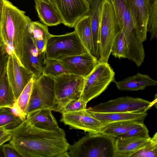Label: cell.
Instances as JSON below:
<instances>
[{
    "mask_svg": "<svg viewBox=\"0 0 157 157\" xmlns=\"http://www.w3.org/2000/svg\"><path fill=\"white\" fill-rule=\"evenodd\" d=\"M10 144L22 157H69V144L64 130L40 129L26 119L12 130Z\"/></svg>",
    "mask_w": 157,
    "mask_h": 157,
    "instance_id": "1",
    "label": "cell"
},
{
    "mask_svg": "<svg viewBox=\"0 0 157 157\" xmlns=\"http://www.w3.org/2000/svg\"><path fill=\"white\" fill-rule=\"evenodd\" d=\"M25 13L9 1L4 0L0 27V45L8 55H14L23 66L29 27L32 21Z\"/></svg>",
    "mask_w": 157,
    "mask_h": 157,
    "instance_id": "2",
    "label": "cell"
},
{
    "mask_svg": "<svg viewBox=\"0 0 157 157\" xmlns=\"http://www.w3.org/2000/svg\"><path fill=\"white\" fill-rule=\"evenodd\" d=\"M115 139L100 132L88 133L69 144V157H114Z\"/></svg>",
    "mask_w": 157,
    "mask_h": 157,
    "instance_id": "3",
    "label": "cell"
},
{
    "mask_svg": "<svg viewBox=\"0 0 157 157\" xmlns=\"http://www.w3.org/2000/svg\"><path fill=\"white\" fill-rule=\"evenodd\" d=\"M120 31L112 4L109 0H104L100 23L99 62L108 63L113 44Z\"/></svg>",
    "mask_w": 157,
    "mask_h": 157,
    "instance_id": "4",
    "label": "cell"
},
{
    "mask_svg": "<svg viewBox=\"0 0 157 157\" xmlns=\"http://www.w3.org/2000/svg\"><path fill=\"white\" fill-rule=\"evenodd\" d=\"M115 73L108 63L99 62L85 78L82 93L79 98L87 103L103 92L115 81Z\"/></svg>",
    "mask_w": 157,
    "mask_h": 157,
    "instance_id": "5",
    "label": "cell"
},
{
    "mask_svg": "<svg viewBox=\"0 0 157 157\" xmlns=\"http://www.w3.org/2000/svg\"><path fill=\"white\" fill-rule=\"evenodd\" d=\"M54 78V111L59 113L62 108L70 101L79 98L83 89L85 78L67 73Z\"/></svg>",
    "mask_w": 157,
    "mask_h": 157,
    "instance_id": "6",
    "label": "cell"
},
{
    "mask_svg": "<svg viewBox=\"0 0 157 157\" xmlns=\"http://www.w3.org/2000/svg\"><path fill=\"white\" fill-rule=\"evenodd\" d=\"M87 51L74 31L60 35H51L48 40L46 58L58 59L64 56L84 53Z\"/></svg>",
    "mask_w": 157,
    "mask_h": 157,
    "instance_id": "7",
    "label": "cell"
},
{
    "mask_svg": "<svg viewBox=\"0 0 157 157\" xmlns=\"http://www.w3.org/2000/svg\"><path fill=\"white\" fill-rule=\"evenodd\" d=\"M155 99L151 102L142 98L129 96L122 97L101 103L93 107L86 109L90 111L100 113L146 112L157 102Z\"/></svg>",
    "mask_w": 157,
    "mask_h": 157,
    "instance_id": "8",
    "label": "cell"
},
{
    "mask_svg": "<svg viewBox=\"0 0 157 157\" xmlns=\"http://www.w3.org/2000/svg\"><path fill=\"white\" fill-rule=\"evenodd\" d=\"M34 80L27 109V115L41 109H55L54 78L42 74Z\"/></svg>",
    "mask_w": 157,
    "mask_h": 157,
    "instance_id": "9",
    "label": "cell"
},
{
    "mask_svg": "<svg viewBox=\"0 0 157 157\" xmlns=\"http://www.w3.org/2000/svg\"><path fill=\"white\" fill-rule=\"evenodd\" d=\"M59 13L62 23L74 27L81 18L88 14L89 3L87 0H50Z\"/></svg>",
    "mask_w": 157,
    "mask_h": 157,
    "instance_id": "10",
    "label": "cell"
},
{
    "mask_svg": "<svg viewBox=\"0 0 157 157\" xmlns=\"http://www.w3.org/2000/svg\"><path fill=\"white\" fill-rule=\"evenodd\" d=\"M6 72L9 82L17 100L34 75L22 65L12 54L9 55Z\"/></svg>",
    "mask_w": 157,
    "mask_h": 157,
    "instance_id": "11",
    "label": "cell"
},
{
    "mask_svg": "<svg viewBox=\"0 0 157 157\" xmlns=\"http://www.w3.org/2000/svg\"><path fill=\"white\" fill-rule=\"evenodd\" d=\"M68 73L86 78L98 63V59L88 52L57 59Z\"/></svg>",
    "mask_w": 157,
    "mask_h": 157,
    "instance_id": "12",
    "label": "cell"
},
{
    "mask_svg": "<svg viewBox=\"0 0 157 157\" xmlns=\"http://www.w3.org/2000/svg\"><path fill=\"white\" fill-rule=\"evenodd\" d=\"M61 114L60 121L71 128L82 130L89 133H99L104 125L91 116L86 109Z\"/></svg>",
    "mask_w": 157,
    "mask_h": 157,
    "instance_id": "13",
    "label": "cell"
},
{
    "mask_svg": "<svg viewBox=\"0 0 157 157\" xmlns=\"http://www.w3.org/2000/svg\"><path fill=\"white\" fill-rule=\"evenodd\" d=\"M130 10L134 29L139 39L143 42L147 38L149 19L147 0H125Z\"/></svg>",
    "mask_w": 157,
    "mask_h": 157,
    "instance_id": "14",
    "label": "cell"
},
{
    "mask_svg": "<svg viewBox=\"0 0 157 157\" xmlns=\"http://www.w3.org/2000/svg\"><path fill=\"white\" fill-rule=\"evenodd\" d=\"M45 54L40 53L32 37L29 33L25 44L23 66L32 72L35 78L42 74L46 60Z\"/></svg>",
    "mask_w": 157,
    "mask_h": 157,
    "instance_id": "15",
    "label": "cell"
},
{
    "mask_svg": "<svg viewBox=\"0 0 157 157\" xmlns=\"http://www.w3.org/2000/svg\"><path fill=\"white\" fill-rule=\"evenodd\" d=\"M104 0H90L88 13L91 29L94 48V56L99 58L100 23L102 2Z\"/></svg>",
    "mask_w": 157,
    "mask_h": 157,
    "instance_id": "16",
    "label": "cell"
},
{
    "mask_svg": "<svg viewBox=\"0 0 157 157\" xmlns=\"http://www.w3.org/2000/svg\"><path fill=\"white\" fill-rule=\"evenodd\" d=\"M48 109H41L28 113L26 117L27 121L37 128L48 130H56L60 128L56 120Z\"/></svg>",
    "mask_w": 157,
    "mask_h": 157,
    "instance_id": "17",
    "label": "cell"
},
{
    "mask_svg": "<svg viewBox=\"0 0 157 157\" xmlns=\"http://www.w3.org/2000/svg\"><path fill=\"white\" fill-rule=\"evenodd\" d=\"M40 21L47 26L62 23L61 17L50 0H34Z\"/></svg>",
    "mask_w": 157,
    "mask_h": 157,
    "instance_id": "18",
    "label": "cell"
},
{
    "mask_svg": "<svg viewBox=\"0 0 157 157\" xmlns=\"http://www.w3.org/2000/svg\"><path fill=\"white\" fill-rule=\"evenodd\" d=\"M114 82L117 89L120 91H136L143 90L148 86H156L157 81L147 75L137 73L121 80Z\"/></svg>",
    "mask_w": 157,
    "mask_h": 157,
    "instance_id": "19",
    "label": "cell"
},
{
    "mask_svg": "<svg viewBox=\"0 0 157 157\" xmlns=\"http://www.w3.org/2000/svg\"><path fill=\"white\" fill-rule=\"evenodd\" d=\"M112 4L121 31L126 36L134 30L130 10L125 0H109Z\"/></svg>",
    "mask_w": 157,
    "mask_h": 157,
    "instance_id": "20",
    "label": "cell"
},
{
    "mask_svg": "<svg viewBox=\"0 0 157 157\" xmlns=\"http://www.w3.org/2000/svg\"><path fill=\"white\" fill-rule=\"evenodd\" d=\"M149 139L116 138L114 157H130L142 148Z\"/></svg>",
    "mask_w": 157,
    "mask_h": 157,
    "instance_id": "21",
    "label": "cell"
},
{
    "mask_svg": "<svg viewBox=\"0 0 157 157\" xmlns=\"http://www.w3.org/2000/svg\"><path fill=\"white\" fill-rule=\"evenodd\" d=\"M127 44L125 58L134 62L138 67L144 62L145 53L143 42L138 37L135 30L125 36Z\"/></svg>",
    "mask_w": 157,
    "mask_h": 157,
    "instance_id": "22",
    "label": "cell"
},
{
    "mask_svg": "<svg viewBox=\"0 0 157 157\" xmlns=\"http://www.w3.org/2000/svg\"><path fill=\"white\" fill-rule=\"evenodd\" d=\"M86 110L91 116L99 121L104 125L112 122L123 121H144L147 115V112L100 113L92 112L87 110L86 109Z\"/></svg>",
    "mask_w": 157,
    "mask_h": 157,
    "instance_id": "23",
    "label": "cell"
},
{
    "mask_svg": "<svg viewBox=\"0 0 157 157\" xmlns=\"http://www.w3.org/2000/svg\"><path fill=\"white\" fill-rule=\"evenodd\" d=\"M28 32L32 37L38 52L45 54V51L48 40L51 35L48 26L37 21H31Z\"/></svg>",
    "mask_w": 157,
    "mask_h": 157,
    "instance_id": "24",
    "label": "cell"
},
{
    "mask_svg": "<svg viewBox=\"0 0 157 157\" xmlns=\"http://www.w3.org/2000/svg\"><path fill=\"white\" fill-rule=\"evenodd\" d=\"M144 121L126 120L109 123L105 124L100 133L117 138L131 129L143 126Z\"/></svg>",
    "mask_w": 157,
    "mask_h": 157,
    "instance_id": "25",
    "label": "cell"
},
{
    "mask_svg": "<svg viewBox=\"0 0 157 157\" xmlns=\"http://www.w3.org/2000/svg\"><path fill=\"white\" fill-rule=\"evenodd\" d=\"M74 27V31L86 50L94 56L92 35L88 15L81 18Z\"/></svg>",
    "mask_w": 157,
    "mask_h": 157,
    "instance_id": "26",
    "label": "cell"
},
{
    "mask_svg": "<svg viewBox=\"0 0 157 157\" xmlns=\"http://www.w3.org/2000/svg\"><path fill=\"white\" fill-rule=\"evenodd\" d=\"M34 78L33 77L26 85L16 100L13 109L23 121L26 119L27 109L31 95Z\"/></svg>",
    "mask_w": 157,
    "mask_h": 157,
    "instance_id": "27",
    "label": "cell"
},
{
    "mask_svg": "<svg viewBox=\"0 0 157 157\" xmlns=\"http://www.w3.org/2000/svg\"><path fill=\"white\" fill-rule=\"evenodd\" d=\"M16 102V100L9 82L6 72L0 82V108L13 109Z\"/></svg>",
    "mask_w": 157,
    "mask_h": 157,
    "instance_id": "28",
    "label": "cell"
},
{
    "mask_svg": "<svg viewBox=\"0 0 157 157\" xmlns=\"http://www.w3.org/2000/svg\"><path fill=\"white\" fill-rule=\"evenodd\" d=\"M23 121L13 109L8 107L0 108V128L12 130Z\"/></svg>",
    "mask_w": 157,
    "mask_h": 157,
    "instance_id": "29",
    "label": "cell"
},
{
    "mask_svg": "<svg viewBox=\"0 0 157 157\" xmlns=\"http://www.w3.org/2000/svg\"><path fill=\"white\" fill-rule=\"evenodd\" d=\"M67 73L68 72L57 59H46L42 74L54 78Z\"/></svg>",
    "mask_w": 157,
    "mask_h": 157,
    "instance_id": "30",
    "label": "cell"
},
{
    "mask_svg": "<svg viewBox=\"0 0 157 157\" xmlns=\"http://www.w3.org/2000/svg\"><path fill=\"white\" fill-rule=\"evenodd\" d=\"M149 19L147 32L150 34V40L157 38V0H147Z\"/></svg>",
    "mask_w": 157,
    "mask_h": 157,
    "instance_id": "31",
    "label": "cell"
},
{
    "mask_svg": "<svg viewBox=\"0 0 157 157\" xmlns=\"http://www.w3.org/2000/svg\"><path fill=\"white\" fill-rule=\"evenodd\" d=\"M127 44L126 38L123 30L120 31L113 44L111 53L118 58H125L127 52Z\"/></svg>",
    "mask_w": 157,
    "mask_h": 157,
    "instance_id": "32",
    "label": "cell"
},
{
    "mask_svg": "<svg viewBox=\"0 0 157 157\" xmlns=\"http://www.w3.org/2000/svg\"><path fill=\"white\" fill-rule=\"evenodd\" d=\"M157 132L150 138L145 145L130 157H157Z\"/></svg>",
    "mask_w": 157,
    "mask_h": 157,
    "instance_id": "33",
    "label": "cell"
},
{
    "mask_svg": "<svg viewBox=\"0 0 157 157\" xmlns=\"http://www.w3.org/2000/svg\"><path fill=\"white\" fill-rule=\"evenodd\" d=\"M117 138H137L148 139L151 137L149 135L148 129L144 124L132 129Z\"/></svg>",
    "mask_w": 157,
    "mask_h": 157,
    "instance_id": "34",
    "label": "cell"
},
{
    "mask_svg": "<svg viewBox=\"0 0 157 157\" xmlns=\"http://www.w3.org/2000/svg\"><path fill=\"white\" fill-rule=\"evenodd\" d=\"M86 105V103L79 98L74 99L62 108L59 113L62 114L85 110Z\"/></svg>",
    "mask_w": 157,
    "mask_h": 157,
    "instance_id": "35",
    "label": "cell"
},
{
    "mask_svg": "<svg viewBox=\"0 0 157 157\" xmlns=\"http://www.w3.org/2000/svg\"><path fill=\"white\" fill-rule=\"evenodd\" d=\"M8 56L4 48L0 45V82L6 72Z\"/></svg>",
    "mask_w": 157,
    "mask_h": 157,
    "instance_id": "36",
    "label": "cell"
},
{
    "mask_svg": "<svg viewBox=\"0 0 157 157\" xmlns=\"http://www.w3.org/2000/svg\"><path fill=\"white\" fill-rule=\"evenodd\" d=\"M3 147L5 157H21L16 149L10 144H3Z\"/></svg>",
    "mask_w": 157,
    "mask_h": 157,
    "instance_id": "37",
    "label": "cell"
},
{
    "mask_svg": "<svg viewBox=\"0 0 157 157\" xmlns=\"http://www.w3.org/2000/svg\"><path fill=\"white\" fill-rule=\"evenodd\" d=\"M12 137V133L4 135L0 138V146L5 142L10 141Z\"/></svg>",
    "mask_w": 157,
    "mask_h": 157,
    "instance_id": "38",
    "label": "cell"
},
{
    "mask_svg": "<svg viewBox=\"0 0 157 157\" xmlns=\"http://www.w3.org/2000/svg\"><path fill=\"white\" fill-rule=\"evenodd\" d=\"M4 5V0H0V27L2 18Z\"/></svg>",
    "mask_w": 157,
    "mask_h": 157,
    "instance_id": "39",
    "label": "cell"
},
{
    "mask_svg": "<svg viewBox=\"0 0 157 157\" xmlns=\"http://www.w3.org/2000/svg\"><path fill=\"white\" fill-rule=\"evenodd\" d=\"M12 130H9L3 128H0V138L7 134L11 133Z\"/></svg>",
    "mask_w": 157,
    "mask_h": 157,
    "instance_id": "40",
    "label": "cell"
},
{
    "mask_svg": "<svg viewBox=\"0 0 157 157\" xmlns=\"http://www.w3.org/2000/svg\"><path fill=\"white\" fill-rule=\"evenodd\" d=\"M0 157H5L3 150V144L0 146Z\"/></svg>",
    "mask_w": 157,
    "mask_h": 157,
    "instance_id": "41",
    "label": "cell"
},
{
    "mask_svg": "<svg viewBox=\"0 0 157 157\" xmlns=\"http://www.w3.org/2000/svg\"><path fill=\"white\" fill-rule=\"evenodd\" d=\"M89 2L90 1V0H87Z\"/></svg>",
    "mask_w": 157,
    "mask_h": 157,
    "instance_id": "42",
    "label": "cell"
}]
</instances>
